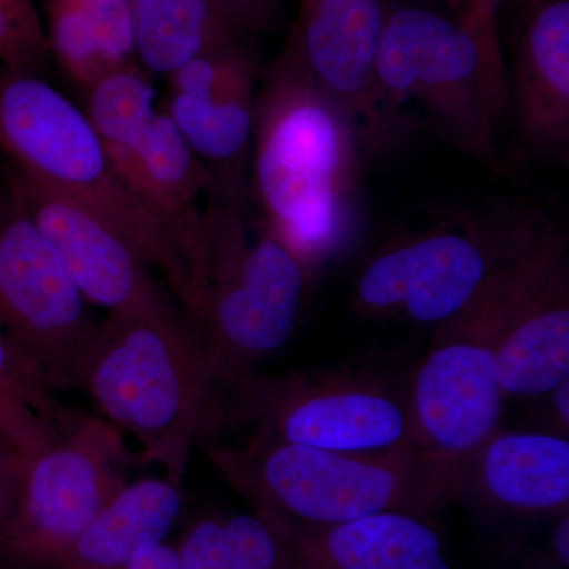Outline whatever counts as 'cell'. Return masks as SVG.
Listing matches in <instances>:
<instances>
[{
    "mask_svg": "<svg viewBox=\"0 0 569 569\" xmlns=\"http://www.w3.org/2000/svg\"><path fill=\"white\" fill-rule=\"evenodd\" d=\"M249 198L307 274L355 233L367 163L353 126L288 51L254 103Z\"/></svg>",
    "mask_w": 569,
    "mask_h": 569,
    "instance_id": "cell-1",
    "label": "cell"
},
{
    "mask_svg": "<svg viewBox=\"0 0 569 569\" xmlns=\"http://www.w3.org/2000/svg\"><path fill=\"white\" fill-rule=\"evenodd\" d=\"M78 388L138 441V462L162 467L179 486L194 445L211 440L223 422L203 337L182 325L162 293L99 325Z\"/></svg>",
    "mask_w": 569,
    "mask_h": 569,
    "instance_id": "cell-2",
    "label": "cell"
},
{
    "mask_svg": "<svg viewBox=\"0 0 569 569\" xmlns=\"http://www.w3.org/2000/svg\"><path fill=\"white\" fill-rule=\"evenodd\" d=\"M0 149L11 167L107 220L200 323V288L173 233L116 173L88 114L39 74L6 70L0 77Z\"/></svg>",
    "mask_w": 569,
    "mask_h": 569,
    "instance_id": "cell-3",
    "label": "cell"
},
{
    "mask_svg": "<svg viewBox=\"0 0 569 569\" xmlns=\"http://www.w3.org/2000/svg\"><path fill=\"white\" fill-rule=\"evenodd\" d=\"M253 509L293 526H337L400 511L427 518L459 485L417 447L342 452L252 436L238 447L201 443Z\"/></svg>",
    "mask_w": 569,
    "mask_h": 569,
    "instance_id": "cell-4",
    "label": "cell"
},
{
    "mask_svg": "<svg viewBox=\"0 0 569 569\" xmlns=\"http://www.w3.org/2000/svg\"><path fill=\"white\" fill-rule=\"evenodd\" d=\"M378 78L388 102L437 140L486 167L500 164L508 67L497 32L426 7L389 10Z\"/></svg>",
    "mask_w": 569,
    "mask_h": 569,
    "instance_id": "cell-5",
    "label": "cell"
},
{
    "mask_svg": "<svg viewBox=\"0 0 569 569\" xmlns=\"http://www.w3.org/2000/svg\"><path fill=\"white\" fill-rule=\"evenodd\" d=\"M310 276L269 231L249 183L213 178L204 217L203 342L219 387L287 346Z\"/></svg>",
    "mask_w": 569,
    "mask_h": 569,
    "instance_id": "cell-6",
    "label": "cell"
},
{
    "mask_svg": "<svg viewBox=\"0 0 569 569\" xmlns=\"http://www.w3.org/2000/svg\"><path fill=\"white\" fill-rule=\"evenodd\" d=\"M531 217L533 212L515 250L477 298L436 326L406 391L415 447L458 485L471 456L500 429L507 399L498 381V343Z\"/></svg>",
    "mask_w": 569,
    "mask_h": 569,
    "instance_id": "cell-7",
    "label": "cell"
},
{
    "mask_svg": "<svg viewBox=\"0 0 569 569\" xmlns=\"http://www.w3.org/2000/svg\"><path fill=\"white\" fill-rule=\"evenodd\" d=\"M529 208L462 213L389 242L366 261L355 309L367 318L438 326L477 298L518 244Z\"/></svg>",
    "mask_w": 569,
    "mask_h": 569,
    "instance_id": "cell-8",
    "label": "cell"
},
{
    "mask_svg": "<svg viewBox=\"0 0 569 569\" xmlns=\"http://www.w3.org/2000/svg\"><path fill=\"white\" fill-rule=\"evenodd\" d=\"M88 118L123 183L173 233L192 264L203 301L204 217L213 176L194 156L142 67L108 74L88 89Z\"/></svg>",
    "mask_w": 569,
    "mask_h": 569,
    "instance_id": "cell-9",
    "label": "cell"
},
{
    "mask_svg": "<svg viewBox=\"0 0 569 569\" xmlns=\"http://www.w3.org/2000/svg\"><path fill=\"white\" fill-rule=\"evenodd\" d=\"M223 421L253 436L342 452L415 447L406 392L366 370L332 369L282 376L252 373L227 388Z\"/></svg>",
    "mask_w": 569,
    "mask_h": 569,
    "instance_id": "cell-10",
    "label": "cell"
},
{
    "mask_svg": "<svg viewBox=\"0 0 569 569\" xmlns=\"http://www.w3.org/2000/svg\"><path fill=\"white\" fill-rule=\"evenodd\" d=\"M138 462L126 436L103 417L80 415L50 448L24 463L20 493L0 527V561L59 569L82 531L127 485Z\"/></svg>",
    "mask_w": 569,
    "mask_h": 569,
    "instance_id": "cell-11",
    "label": "cell"
},
{
    "mask_svg": "<svg viewBox=\"0 0 569 569\" xmlns=\"http://www.w3.org/2000/svg\"><path fill=\"white\" fill-rule=\"evenodd\" d=\"M54 246L13 194L0 204V329L56 389L80 387L99 325Z\"/></svg>",
    "mask_w": 569,
    "mask_h": 569,
    "instance_id": "cell-12",
    "label": "cell"
},
{
    "mask_svg": "<svg viewBox=\"0 0 569 569\" xmlns=\"http://www.w3.org/2000/svg\"><path fill=\"white\" fill-rule=\"evenodd\" d=\"M388 11L383 0H302L283 48L353 126L367 163L387 159L417 132L378 78Z\"/></svg>",
    "mask_w": 569,
    "mask_h": 569,
    "instance_id": "cell-13",
    "label": "cell"
},
{
    "mask_svg": "<svg viewBox=\"0 0 569 569\" xmlns=\"http://www.w3.org/2000/svg\"><path fill=\"white\" fill-rule=\"evenodd\" d=\"M497 373L505 399H538L569 378L568 238L539 211L519 249Z\"/></svg>",
    "mask_w": 569,
    "mask_h": 569,
    "instance_id": "cell-14",
    "label": "cell"
},
{
    "mask_svg": "<svg viewBox=\"0 0 569 569\" xmlns=\"http://www.w3.org/2000/svg\"><path fill=\"white\" fill-rule=\"evenodd\" d=\"M167 111L213 178L247 182L260 63L241 39L168 77Z\"/></svg>",
    "mask_w": 569,
    "mask_h": 569,
    "instance_id": "cell-15",
    "label": "cell"
},
{
    "mask_svg": "<svg viewBox=\"0 0 569 569\" xmlns=\"http://www.w3.org/2000/svg\"><path fill=\"white\" fill-rule=\"evenodd\" d=\"M9 192L47 236L89 305L108 312L159 295L149 268L99 213L11 167Z\"/></svg>",
    "mask_w": 569,
    "mask_h": 569,
    "instance_id": "cell-16",
    "label": "cell"
},
{
    "mask_svg": "<svg viewBox=\"0 0 569 569\" xmlns=\"http://www.w3.org/2000/svg\"><path fill=\"white\" fill-rule=\"evenodd\" d=\"M509 116L527 151L567 162L569 0H531L508 73Z\"/></svg>",
    "mask_w": 569,
    "mask_h": 569,
    "instance_id": "cell-17",
    "label": "cell"
},
{
    "mask_svg": "<svg viewBox=\"0 0 569 569\" xmlns=\"http://www.w3.org/2000/svg\"><path fill=\"white\" fill-rule=\"evenodd\" d=\"M459 493L505 515L561 516L569 505V440L539 430L498 429L471 456Z\"/></svg>",
    "mask_w": 569,
    "mask_h": 569,
    "instance_id": "cell-18",
    "label": "cell"
},
{
    "mask_svg": "<svg viewBox=\"0 0 569 569\" xmlns=\"http://www.w3.org/2000/svg\"><path fill=\"white\" fill-rule=\"evenodd\" d=\"M284 523L299 569H451L440 535L422 516L388 511L337 526Z\"/></svg>",
    "mask_w": 569,
    "mask_h": 569,
    "instance_id": "cell-19",
    "label": "cell"
},
{
    "mask_svg": "<svg viewBox=\"0 0 569 569\" xmlns=\"http://www.w3.org/2000/svg\"><path fill=\"white\" fill-rule=\"evenodd\" d=\"M182 503V486L168 478L127 482L82 531L59 569L126 568L163 545Z\"/></svg>",
    "mask_w": 569,
    "mask_h": 569,
    "instance_id": "cell-20",
    "label": "cell"
},
{
    "mask_svg": "<svg viewBox=\"0 0 569 569\" xmlns=\"http://www.w3.org/2000/svg\"><path fill=\"white\" fill-rule=\"evenodd\" d=\"M48 44L82 89L137 63L132 0H48Z\"/></svg>",
    "mask_w": 569,
    "mask_h": 569,
    "instance_id": "cell-21",
    "label": "cell"
},
{
    "mask_svg": "<svg viewBox=\"0 0 569 569\" xmlns=\"http://www.w3.org/2000/svg\"><path fill=\"white\" fill-rule=\"evenodd\" d=\"M132 14L137 61L164 77L244 33L216 0H132Z\"/></svg>",
    "mask_w": 569,
    "mask_h": 569,
    "instance_id": "cell-22",
    "label": "cell"
},
{
    "mask_svg": "<svg viewBox=\"0 0 569 569\" xmlns=\"http://www.w3.org/2000/svg\"><path fill=\"white\" fill-rule=\"evenodd\" d=\"M54 391L31 355L0 329V443L24 463L50 448L77 419Z\"/></svg>",
    "mask_w": 569,
    "mask_h": 569,
    "instance_id": "cell-23",
    "label": "cell"
},
{
    "mask_svg": "<svg viewBox=\"0 0 569 569\" xmlns=\"http://www.w3.org/2000/svg\"><path fill=\"white\" fill-rule=\"evenodd\" d=\"M176 549L183 569H299L287 523L258 509L198 520Z\"/></svg>",
    "mask_w": 569,
    "mask_h": 569,
    "instance_id": "cell-24",
    "label": "cell"
},
{
    "mask_svg": "<svg viewBox=\"0 0 569 569\" xmlns=\"http://www.w3.org/2000/svg\"><path fill=\"white\" fill-rule=\"evenodd\" d=\"M47 33L33 0H0V61L6 70L37 73L48 59Z\"/></svg>",
    "mask_w": 569,
    "mask_h": 569,
    "instance_id": "cell-25",
    "label": "cell"
},
{
    "mask_svg": "<svg viewBox=\"0 0 569 569\" xmlns=\"http://www.w3.org/2000/svg\"><path fill=\"white\" fill-rule=\"evenodd\" d=\"M217 6L242 31H264L279 14L282 0H216Z\"/></svg>",
    "mask_w": 569,
    "mask_h": 569,
    "instance_id": "cell-26",
    "label": "cell"
},
{
    "mask_svg": "<svg viewBox=\"0 0 569 569\" xmlns=\"http://www.w3.org/2000/svg\"><path fill=\"white\" fill-rule=\"evenodd\" d=\"M22 470H24V460L13 449L0 443V527L17 503Z\"/></svg>",
    "mask_w": 569,
    "mask_h": 569,
    "instance_id": "cell-27",
    "label": "cell"
},
{
    "mask_svg": "<svg viewBox=\"0 0 569 569\" xmlns=\"http://www.w3.org/2000/svg\"><path fill=\"white\" fill-rule=\"evenodd\" d=\"M539 399V397H538ZM546 400L545 418L550 425L549 432L557 436H569V378L559 387L541 396Z\"/></svg>",
    "mask_w": 569,
    "mask_h": 569,
    "instance_id": "cell-28",
    "label": "cell"
},
{
    "mask_svg": "<svg viewBox=\"0 0 569 569\" xmlns=\"http://www.w3.org/2000/svg\"><path fill=\"white\" fill-rule=\"evenodd\" d=\"M123 569H183L178 549L173 546L160 545L137 557Z\"/></svg>",
    "mask_w": 569,
    "mask_h": 569,
    "instance_id": "cell-29",
    "label": "cell"
},
{
    "mask_svg": "<svg viewBox=\"0 0 569 569\" xmlns=\"http://www.w3.org/2000/svg\"><path fill=\"white\" fill-rule=\"evenodd\" d=\"M501 0H466L462 13L463 20L473 22L486 31H497V10Z\"/></svg>",
    "mask_w": 569,
    "mask_h": 569,
    "instance_id": "cell-30",
    "label": "cell"
},
{
    "mask_svg": "<svg viewBox=\"0 0 569 569\" xmlns=\"http://www.w3.org/2000/svg\"><path fill=\"white\" fill-rule=\"evenodd\" d=\"M445 2L455 10V13L458 14V17L462 13L463 7H466V0H445Z\"/></svg>",
    "mask_w": 569,
    "mask_h": 569,
    "instance_id": "cell-31",
    "label": "cell"
},
{
    "mask_svg": "<svg viewBox=\"0 0 569 569\" xmlns=\"http://www.w3.org/2000/svg\"><path fill=\"white\" fill-rule=\"evenodd\" d=\"M0 569H14V568H11V567H9V565L2 563V561H0Z\"/></svg>",
    "mask_w": 569,
    "mask_h": 569,
    "instance_id": "cell-32",
    "label": "cell"
}]
</instances>
